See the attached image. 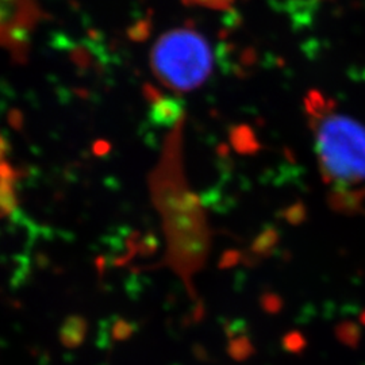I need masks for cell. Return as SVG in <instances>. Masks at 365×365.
Here are the masks:
<instances>
[{
  "mask_svg": "<svg viewBox=\"0 0 365 365\" xmlns=\"http://www.w3.org/2000/svg\"><path fill=\"white\" fill-rule=\"evenodd\" d=\"M307 111L315 134V150L324 176L334 190L351 191L365 185V129L336 111L318 92L310 93Z\"/></svg>",
  "mask_w": 365,
  "mask_h": 365,
  "instance_id": "6da1fadb",
  "label": "cell"
},
{
  "mask_svg": "<svg viewBox=\"0 0 365 365\" xmlns=\"http://www.w3.org/2000/svg\"><path fill=\"white\" fill-rule=\"evenodd\" d=\"M150 60L157 78L176 92L195 90L212 71L209 42L192 29H175L161 36Z\"/></svg>",
  "mask_w": 365,
  "mask_h": 365,
  "instance_id": "7a4b0ae2",
  "label": "cell"
},
{
  "mask_svg": "<svg viewBox=\"0 0 365 365\" xmlns=\"http://www.w3.org/2000/svg\"><path fill=\"white\" fill-rule=\"evenodd\" d=\"M152 103L150 118L152 122L158 126H172L182 117V103L173 98H164L158 92L152 90L146 92Z\"/></svg>",
  "mask_w": 365,
  "mask_h": 365,
  "instance_id": "3957f363",
  "label": "cell"
},
{
  "mask_svg": "<svg viewBox=\"0 0 365 365\" xmlns=\"http://www.w3.org/2000/svg\"><path fill=\"white\" fill-rule=\"evenodd\" d=\"M87 333V324L81 317H69L60 330V339L66 348H78Z\"/></svg>",
  "mask_w": 365,
  "mask_h": 365,
  "instance_id": "277c9868",
  "label": "cell"
},
{
  "mask_svg": "<svg viewBox=\"0 0 365 365\" xmlns=\"http://www.w3.org/2000/svg\"><path fill=\"white\" fill-rule=\"evenodd\" d=\"M232 143L241 153H250L257 149L255 135L245 126H238L232 131Z\"/></svg>",
  "mask_w": 365,
  "mask_h": 365,
  "instance_id": "5b68a950",
  "label": "cell"
},
{
  "mask_svg": "<svg viewBox=\"0 0 365 365\" xmlns=\"http://www.w3.org/2000/svg\"><path fill=\"white\" fill-rule=\"evenodd\" d=\"M227 352L232 359H235V361H244L249 359L255 351H253L250 341L247 337H238V339L230 341V344L227 346Z\"/></svg>",
  "mask_w": 365,
  "mask_h": 365,
  "instance_id": "8992f818",
  "label": "cell"
},
{
  "mask_svg": "<svg viewBox=\"0 0 365 365\" xmlns=\"http://www.w3.org/2000/svg\"><path fill=\"white\" fill-rule=\"evenodd\" d=\"M133 331H134V327L130 322L119 319L111 329V336L114 341H125L130 337Z\"/></svg>",
  "mask_w": 365,
  "mask_h": 365,
  "instance_id": "52a82bcc",
  "label": "cell"
},
{
  "mask_svg": "<svg viewBox=\"0 0 365 365\" xmlns=\"http://www.w3.org/2000/svg\"><path fill=\"white\" fill-rule=\"evenodd\" d=\"M190 3H195L199 6H205V7H214V9H220V7H226L230 4L232 0H188Z\"/></svg>",
  "mask_w": 365,
  "mask_h": 365,
  "instance_id": "ba28073f",
  "label": "cell"
}]
</instances>
